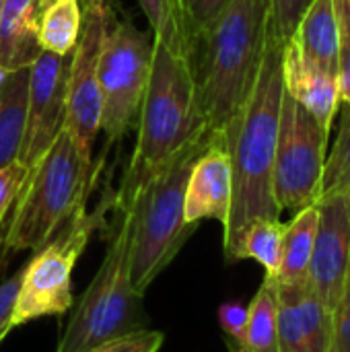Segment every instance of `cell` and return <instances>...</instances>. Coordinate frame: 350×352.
<instances>
[{
    "mask_svg": "<svg viewBox=\"0 0 350 352\" xmlns=\"http://www.w3.org/2000/svg\"><path fill=\"white\" fill-rule=\"evenodd\" d=\"M179 2L194 43H198V39L217 23V19L231 4V0H179Z\"/></svg>",
    "mask_w": 350,
    "mask_h": 352,
    "instance_id": "27",
    "label": "cell"
},
{
    "mask_svg": "<svg viewBox=\"0 0 350 352\" xmlns=\"http://www.w3.org/2000/svg\"><path fill=\"white\" fill-rule=\"evenodd\" d=\"M136 128L134 153L113 194V208L130 204L153 175L169 165L192 140L208 134L198 113L192 62L155 39Z\"/></svg>",
    "mask_w": 350,
    "mask_h": 352,
    "instance_id": "3",
    "label": "cell"
},
{
    "mask_svg": "<svg viewBox=\"0 0 350 352\" xmlns=\"http://www.w3.org/2000/svg\"><path fill=\"white\" fill-rule=\"evenodd\" d=\"M229 352H278V289L276 278L264 276L248 305V324L241 342L227 340Z\"/></svg>",
    "mask_w": 350,
    "mask_h": 352,
    "instance_id": "18",
    "label": "cell"
},
{
    "mask_svg": "<svg viewBox=\"0 0 350 352\" xmlns=\"http://www.w3.org/2000/svg\"><path fill=\"white\" fill-rule=\"evenodd\" d=\"M146 328L142 295L130 278V219L116 210L105 258L72 309L56 352H83Z\"/></svg>",
    "mask_w": 350,
    "mask_h": 352,
    "instance_id": "6",
    "label": "cell"
},
{
    "mask_svg": "<svg viewBox=\"0 0 350 352\" xmlns=\"http://www.w3.org/2000/svg\"><path fill=\"white\" fill-rule=\"evenodd\" d=\"M285 231H287V223H281V219L254 221L245 229V233L239 241L237 262L254 260L264 268V272H266L264 276L276 278V274L281 270V262H283Z\"/></svg>",
    "mask_w": 350,
    "mask_h": 352,
    "instance_id": "23",
    "label": "cell"
},
{
    "mask_svg": "<svg viewBox=\"0 0 350 352\" xmlns=\"http://www.w3.org/2000/svg\"><path fill=\"white\" fill-rule=\"evenodd\" d=\"M70 56L41 52L29 68L25 134L17 159L29 169L50 151L64 130Z\"/></svg>",
    "mask_w": 350,
    "mask_h": 352,
    "instance_id": "11",
    "label": "cell"
},
{
    "mask_svg": "<svg viewBox=\"0 0 350 352\" xmlns=\"http://www.w3.org/2000/svg\"><path fill=\"white\" fill-rule=\"evenodd\" d=\"M314 0H268V25L272 35L285 45Z\"/></svg>",
    "mask_w": 350,
    "mask_h": 352,
    "instance_id": "25",
    "label": "cell"
},
{
    "mask_svg": "<svg viewBox=\"0 0 350 352\" xmlns=\"http://www.w3.org/2000/svg\"><path fill=\"white\" fill-rule=\"evenodd\" d=\"M268 0H231L198 39L192 58L196 103L210 136H227L241 111L266 45Z\"/></svg>",
    "mask_w": 350,
    "mask_h": 352,
    "instance_id": "2",
    "label": "cell"
},
{
    "mask_svg": "<svg viewBox=\"0 0 350 352\" xmlns=\"http://www.w3.org/2000/svg\"><path fill=\"white\" fill-rule=\"evenodd\" d=\"M283 85L285 93H289L301 107H305L330 136L334 118L338 116L340 107L338 78L314 68L299 56V52L291 43H285Z\"/></svg>",
    "mask_w": 350,
    "mask_h": 352,
    "instance_id": "15",
    "label": "cell"
},
{
    "mask_svg": "<svg viewBox=\"0 0 350 352\" xmlns=\"http://www.w3.org/2000/svg\"><path fill=\"white\" fill-rule=\"evenodd\" d=\"M39 2H43V4H47V2H52V0H39Z\"/></svg>",
    "mask_w": 350,
    "mask_h": 352,
    "instance_id": "35",
    "label": "cell"
},
{
    "mask_svg": "<svg viewBox=\"0 0 350 352\" xmlns=\"http://www.w3.org/2000/svg\"><path fill=\"white\" fill-rule=\"evenodd\" d=\"M2 342H4V338H0V344H2Z\"/></svg>",
    "mask_w": 350,
    "mask_h": 352,
    "instance_id": "36",
    "label": "cell"
},
{
    "mask_svg": "<svg viewBox=\"0 0 350 352\" xmlns=\"http://www.w3.org/2000/svg\"><path fill=\"white\" fill-rule=\"evenodd\" d=\"M231 194L233 177L227 138L215 134L188 175L184 194L186 223L192 227H198L202 221H219L225 225L231 208Z\"/></svg>",
    "mask_w": 350,
    "mask_h": 352,
    "instance_id": "13",
    "label": "cell"
},
{
    "mask_svg": "<svg viewBox=\"0 0 350 352\" xmlns=\"http://www.w3.org/2000/svg\"><path fill=\"white\" fill-rule=\"evenodd\" d=\"M163 342H165L163 332L142 328V330H136L132 334L107 340L103 344H97V346L87 349L83 352H159Z\"/></svg>",
    "mask_w": 350,
    "mask_h": 352,
    "instance_id": "28",
    "label": "cell"
},
{
    "mask_svg": "<svg viewBox=\"0 0 350 352\" xmlns=\"http://www.w3.org/2000/svg\"><path fill=\"white\" fill-rule=\"evenodd\" d=\"M278 289V352H330L334 316L322 305L309 283Z\"/></svg>",
    "mask_w": 350,
    "mask_h": 352,
    "instance_id": "14",
    "label": "cell"
},
{
    "mask_svg": "<svg viewBox=\"0 0 350 352\" xmlns=\"http://www.w3.org/2000/svg\"><path fill=\"white\" fill-rule=\"evenodd\" d=\"M338 21V95L350 103V0H334Z\"/></svg>",
    "mask_w": 350,
    "mask_h": 352,
    "instance_id": "26",
    "label": "cell"
},
{
    "mask_svg": "<svg viewBox=\"0 0 350 352\" xmlns=\"http://www.w3.org/2000/svg\"><path fill=\"white\" fill-rule=\"evenodd\" d=\"M29 167L23 165L21 161H12L4 167H0V227L10 208L14 206L27 177H29Z\"/></svg>",
    "mask_w": 350,
    "mask_h": 352,
    "instance_id": "29",
    "label": "cell"
},
{
    "mask_svg": "<svg viewBox=\"0 0 350 352\" xmlns=\"http://www.w3.org/2000/svg\"><path fill=\"white\" fill-rule=\"evenodd\" d=\"M155 41L192 62L196 43L188 31L179 0H138Z\"/></svg>",
    "mask_w": 350,
    "mask_h": 352,
    "instance_id": "22",
    "label": "cell"
},
{
    "mask_svg": "<svg viewBox=\"0 0 350 352\" xmlns=\"http://www.w3.org/2000/svg\"><path fill=\"white\" fill-rule=\"evenodd\" d=\"M219 324L223 328V332L227 334V340L237 344L243 338L245 332V324H248V305L239 299L235 301H225L219 311H217Z\"/></svg>",
    "mask_w": 350,
    "mask_h": 352,
    "instance_id": "30",
    "label": "cell"
},
{
    "mask_svg": "<svg viewBox=\"0 0 350 352\" xmlns=\"http://www.w3.org/2000/svg\"><path fill=\"white\" fill-rule=\"evenodd\" d=\"M318 204H311L295 212L293 221L287 223L285 243H283V262L276 274L281 285H301L307 283L309 264L318 233Z\"/></svg>",
    "mask_w": 350,
    "mask_h": 352,
    "instance_id": "19",
    "label": "cell"
},
{
    "mask_svg": "<svg viewBox=\"0 0 350 352\" xmlns=\"http://www.w3.org/2000/svg\"><path fill=\"white\" fill-rule=\"evenodd\" d=\"M97 169L85 161L64 128L50 151L31 167L29 177L0 233V272L14 256L35 252L87 204Z\"/></svg>",
    "mask_w": 350,
    "mask_h": 352,
    "instance_id": "4",
    "label": "cell"
},
{
    "mask_svg": "<svg viewBox=\"0 0 350 352\" xmlns=\"http://www.w3.org/2000/svg\"><path fill=\"white\" fill-rule=\"evenodd\" d=\"M328 134L289 93H283L274 153V198L281 212H299L320 198Z\"/></svg>",
    "mask_w": 350,
    "mask_h": 352,
    "instance_id": "9",
    "label": "cell"
},
{
    "mask_svg": "<svg viewBox=\"0 0 350 352\" xmlns=\"http://www.w3.org/2000/svg\"><path fill=\"white\" fill-rule=\"evenodd\" d=\"M210 138L202 134L192 140L140 188L130 204L113 208L124 210L130 219V278L142 297L196 231L184 219V194L190 169Z\"/></svg>",
    "mask_w": 350,
    "mask_h": 352,
    "instance_id": "5",
    "label": "cell"
},
{
    "mask_svg": "<svg viewBox=\"0 0 350 352\" xmlns=\"http://www.w3.org/2000/svg\"><path fill=\"white\" fill-rule=\"evenodd\" d=\"M29 68L14 70L0 87V167L19 159L27 118Z\"/></svg>",
    "mask_w": 350,
    "mask_h": 352,
    "instance_id": "20",
    "label": "cell"
},
{
    "mask_svg": "<svg viewBox=\"0 0 350 352\" xmlns=\"http://www.w3.org/2000/svg\"><path fill=\"white\" fill-rule=\"evenodd\" d=\"M4 4H6V0H0V16H2V10H4Z\"/></svg>",
    "mask_w": 350,
    "mask_h": 352,
    "instance_id": "34",
    "label": "cell"
},
{
    "mask_svg": "<svg viewBox=\"0 0 350 352\" xmlns=\"http://www.w3.org/2000/svg\"><path fill=\"white\" fill-rule=\"evenodd\" d=\"M283 93V43L268 25L254 87L225 136L233 177L231 208L223 225V252L229 264L237 262L239 241L254 221L281 219L272 175Z\"/></svg>",
    "mask_w": 350,
    "mask_h": 352,
    "instance_id": "1",
    "label": "cell"
},
{
    "mask_svg": "<svg viewBox=\"0 0 350 352\" xmlns=\"http://www.w3.org/2000/svg\"><path fill=\"white\" fill-rule=\"evenodd\" d=\"M111 206L113 194L105 196L95 210H87V204L78 206L52 239L33 252L23 266V280L10 318L12 330L39 318L64 316L74 305L72 272Z\"/></svg>",
    "mask_w": 350,
    "mask_h": 352,
    "instance_id": "7",
    "label": "cell"
},
{
    "mask_svg": "<svg viewBox=\"0 0 350 352\" xmlns=\"http://www.w3.org/2000/svg\"><path fill=\"white\" fill-rule=\"evenodd\" d=\"M287 43L307 64L338 78V21L334 0H314Z\"/></svg>",
    "mask_w": 350,
    "mask_h": 352,
    "instance_id": "17",
    "label": "cell"
},
{
    "mask_svg": "<svg viewBox=\"0 0 350 352\" xmlns=\"http://www.w3.org/2000/svg\"><path fill=\"white\" fill-rule=\"evenodd\" d=\"M340 126L332 153L326 157L320 198L350 192V103H340ZM318 198V200H320Z\"/></svg>",
    "mask_w": 350,
    "mask_h": 352,
    "instance_id": "24",
    "label": "cell"
},
{
    "mask_svg": "<svg viewBox=\"0 0 350 352\" xmlns=\"http://www.w3.org/2000/svg\"><path fill=\"white\" fill-rule=\"evenodd\" d=\"M330 352H350V272L342 299H340V305L334 311L332 351Z\"/></svg>",
    "mask_w": 350,
    "mask_h": 352,
    "instance_id": "31",
    "label": "cell"
},
{
    "mask_svg": "<svg viewBox=\"0 0 350 352\" xmlns=\"http://www.w3.org/2000/svg\"><path fill=\"white\" fill-rule=\"evenodd\" d=\"M151 60L153 35L140 31L128 19H118L109 8L99 56V132L105 136V146L120 142L138 122Z\"/></svg>",
    "mask_w": 350,
    "mask_h": 352,
    "instance_id": "8",
    "label": "cell"
},
{
    "mask_svg": "<svg viewBox=\"0 0 350 352\" xmlns=\"http://www.w3.org/2000/svg\"><path fill=\"white\" fill-rule=\"evenodd\" d=\"M8 74H10V72H6V70H2V68H0V87L4 85V80H6V76H8Z\"/></svg>",
    "mask_w": 350,
    "mask_h": 352,
    "instance_id": "33",
    "label": "cell"
},
{
    "mask_svg": "<svg viewBox=\"0 0 350 352\" xmlns=\"http://www.w3.org/2000/svg\"><path fill=\"white\" fill-rule=\"evenodd\" d=\"M43 2L6 0L0 16V68L14 72L31 68L41 54L37 31Z\"/></svg>",
    "mask_w": 350,
    "mask_h": 352,
    "instance_id": "16",
    "label": "cell"
},
{
    "mask_svg": "<svg viewBox=\"0 0 350 352\" xmlns=\"http://www.w3.org/2000/svg\"><path fill=\"white\" fill-rule=\"evenodd\" d=\"M109 0H83V25L70 56L66 78V124L70 138L85 161L93 163V148L101 122L99 56Z\"/></svg>",
    "mask_w": 350,
    "mask_h": 352,
    "instance_id": "10",
    "label": "cell"
},
{
    "mask_svg": "<svg viewBox=\"0 0 350 352\" xmlns=\"http://www.w3.org/2000/svg\"><path fill=\"white\" fill-rule=\"evenodd\" d=\"M80 2H83V0H80Z\"/></svg>",
    "mask_w": 350,
    "mask_h": 352,
    "instance_id": "37",
    "label": "cell"
},
{
    "mask_svg": "<svg viewBox=\"0 0 350 352\" xmlns=\"http://www.w3.org/2000/svg\"><path fill=\"white\" fill-rule=\"evenodd\" d=\"M21 280H23V268L0 283V338H6L8 332L12 330L10 328V318H12L14 303H17V297H19Z\"/></svg>",
    "mask_w": 350,
    "mask_h": 352,
    "instance_id": "32",
    "label": "cell"
},
{
    "mask_svg": "<svg viewBox=\"0 0 350 352\" xmlns=\"http://www.w3.org/2000/svg\"><path fill=\"white\" fill-rule=\"evenodd\" d=\"M316 204L320 219L307 283L334 316L350 272V192L324 196Z\"/></svg>",
    "mask_w": 350,
    "mask_h": 352,
    "instance_id": "12",
    "label": "cell"
},
{
    "mask_svg": "<svg viewBox=\"0 0 350 352\" xmlns=\"http://www.w3.org/2000/svg\"><path fill=\"white\" fill-rule=\"evenodd\" d=\"M83 25L80 0H52L43 4L39 16V47L56 56H70L76 47Z\"/></svg>",
    "mask_w": 350,
    "mask_h": 352,
    "instance_id": "21",
    "label": "cell"
}]
</instances>
